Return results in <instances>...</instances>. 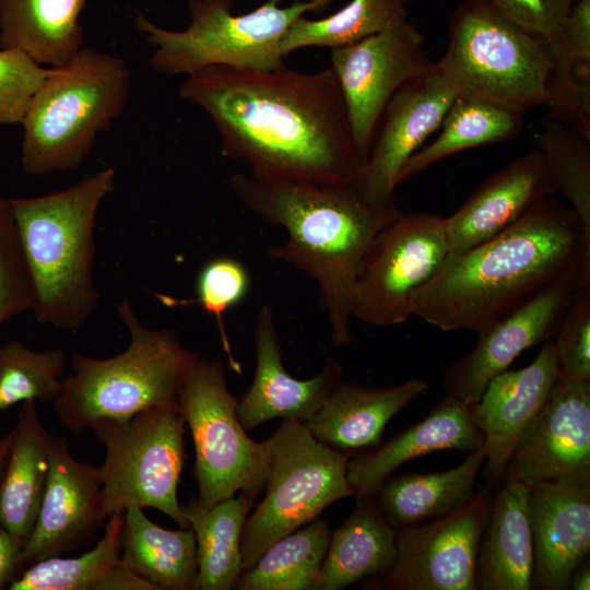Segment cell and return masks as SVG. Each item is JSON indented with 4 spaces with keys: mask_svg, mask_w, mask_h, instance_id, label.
<instances>
[{
    "mask_svg": "<svg viewBox=\"0 0 590 590\" xmlns=\"http://www.w3.org/2000/svg\"><path fill=\"white\" fill-rule=\"evenodd\" d=\"M255 352L253 380L237 403V415L246 430L273 418L305 423L341 382L343 368L333 357H328L311 378L297 379L287 373L274 311L269 304H263L257 312Z\"/></svg>",
    "mask_w": 590,
    "mask_h": 590,
    "instance_id": "21",
    "label": "cell"
},
{
    "mask_svg": "<svg viewBox=\"0 0 590 590\" xmlns=\"http://www.w3.org/2000/svg\"><path fill=\"white\" fill-rule=\"evenodd\" d=\"M177 403L192 437L198 500L211 506L240 492L257 497L269 473V446L243 427L222 361L200 358Z\"/></svg>",
    "mask_w": 590,
    "mask_h": 590,
    "instance_id": "11",
    "label": "cell"
},
{
    "mask_svg": "<svg viewBox=\"0 0 590 590\" xmlns=\"http://www.w3.org/2000/svg\"><path fill=\"white\" fill-rule=\"evenodd\" d=\"M503 480L491 497L480 541L475 590H530L533 586L529 486Z\"/></svg>",
    "mask_w": 590,
    "mask_h": 590,
    "instance_id": "25",
    "label": "cell"
},
{
    "mask_svg": "<svg viewBox=\"0 0 590 590\" xmlns=\"http://www.w3.org/2000/svg\"><path fill=\"white\" fill-rule=\"evenodd\" d=\"M428 385L410 379L392 387L340 382L304 424L320 442L350 453L380 445L389 421Z\"/></svg>",
    "mask_w": 590,
    "mask_h": 590,
    "instance_id": "24",
    "label": "cell"
},
{
    "mask_svg": "<svg viewBox=\"0 0 590 590\" xmlns=\"http://www.w3.org/2000/svg\"><path fill=\"white\" fill-rule=\"evenodd\" d=\"M590 282V235L570 208L545 198L510 227L450 253L414 300L442 331H484L550 286Z\"/></svg>",
    "mask_w": 590,
    "mask_h": 590,
    "instance_id": "2",
    "label": "cell"
},
{
    "mask_svg": "<svg viewBox=\"0 0 590 590\" xmlns=\"http://www.w3.org/2000/svg\"><path fill=\"white\" fill-rule=\"evenodd\" d=\"M13 430L0 479V526L22 550L43 498L52 434L45 427L36 401L21 403Z\"/></svg>",
    "mask_w": 590,
    "mask_h": 590,
    "instance_id": "26",
    "label": "cell"
},
{
    "mask_svg": "<svg viewBox=\"0 0 590 590\" xmlns=\"http://www.w3.org/2000/svg\"><path fill=\"white\" fill-rule=\"evenodd\" d=\"M236 200L286 238L267 256L284 262L318 287L331 342L352 340V296L362 259L376 234L402 211L375 205L356 187L262 179L236 173L229 180Z\"/></svg>",
    "mask_w": 590,
    "mask_h": 590,
    "instance_id": "3",
    "label": "cell"
},
{
    "mask_svg": "<svg viewBox=\"0 0 590 590\" xmlns=\"http://www.w3.org/2000/svg\"><path fill=\"white\" fill-rule=\"evenodd\" d=\"M539 150L553 175L558 192L569 201L590 235V139L574 128L547 120L534 134Z\"/></svg>",
    "mask_w": 590,
    "mask_h": 590,
    "instance_id": "37",
    "label": "cell"
},
{
    "mask_svg": "<svg viewBox=\"0 0 590 590\" xmlns=\"http://www.w3.org/2000/svg\"><path fill=\"white\" fill-rule=\"evenodd\" d=\"M249 287L248 269L240 260L228 256H219L206 261L196 280V302L214 318L228 364L237 373L240 371V366L232 351L225 314L246 297Z\"/></svg>",
    "mask_w": 590,
    "mask_h": 590,
    "instance_id": "39",
    "label": "cell"
},
{
    "mask_svg": "<svg viewBox=\"0 0 590 590\" xmlns=\"http://www.w3.org/2000/svg\"><path fill=\"white\" fill-rule=\"evenodd\" d=\"M123 566L155 590H193L197 544L190 527L165 529L141 508L123 511L121 556Z\"/></svg>",
    "mask_w": 590,
    "mask_h": 590,
    "instance_id": "31",
    "label": "cell"
},
{
    "mask_svg": "<svg viewBox=\"0 0 590 590\" xmlns=\"http://www.w3.org/2000/svg\"><path fill=\"white\" fill-rule=\"evenodd\" d=\"M67 367L61 350L34 351L19 341L0 345V413L25 401L58 397Z\"/></svg>",
    "mask_w": 590,
    "mask_h": 590,
    "instance_id": "38",
    "label": "cell"
},
{
    "mask_svg": "<svg viewBox=\"0 0 590 590\" xmlns=\"http://www.w3.org/2000/svg\"><path fill=\"white\" fill-rule=\"evenodd\" d=\"M533 586L567 590L590 552V479L528 484Z\"/></svg>",
    "mask_w": 590,
    "mask_h": 590,
    "instance_id": "19",
    "label": "cell"
},
{
    "mask_svg": "<svg viewBox=\"0 0 590 590\" xmlns=\"http://www.w3.org/2000/svg\"><path fill=\"white\" fill-rule=\"evenodd\" d=\"M409 0H351L337 12L297 19L281 42L284 57L309 47L339 48L359 42L408 17Z\"/></svg>",
    "mask_w": 590,
    "mask_h": 590,
    "instance_id": "36",
    "label": "cell"
},
{
    "mask_svg": "<svg viewBox=\"0 0 590 590\" xmlns=\"http://www.w3.org/2000/svg\"><path fill=\"white\" fill-rule=\"evenodd\" d=\"M267 0L246 13L233 11L234 0H189L190 23L172 31L143 14L137 30L153 47L151 67L166 75H190L223 66L267 71L285 64L281 42L291 25L308 12H318L337 0H305L281 5Z\"/></svg>",
    "mask_w": 590,
    "mask_h": 590,
    "instance_id": "8",
    "label": "cell"
},
{
    "mask_svg": "<svg viewBox=\"0 0 590 590\" xmlns=\"http://www.w3.org/2000/svg\"><path fill=\"white\" fill-rule=\"evenodd\" d=\"M117 311L130 335L127 349L107 358L72 353L71 373L52 400L59 423L72 433L99 420H125L177 402L184 380L201 358L174 330L144 326L127 297Z\"/></svg>",
    "mask_w": 590,
    "mask_h": 590,
    "instance_id": "5",
    "label": "cell"
},
{
    "mask_svg": "<svg viewBox=\"0 0 590 590\" xmlns=\"http://www.w3.org/2000/svg\"><path fill=\"white\" fill-rule=\"evenodd\" d=\"M558 192L539 150L488 176L450 216L445 217L450 253L470 249L510 227L545 198Z\"/></svg>",
    "mask_w": 590,
    "mask_h": 590,
    "instance_id": "22",
    "label": "cell"
},
{
    "mask_svg": "<svg viewBox=\"0 0 590 590\" xmlns=\"http://www.w3.org/2000/svg\"><path fill=\"white\" fill-rule=\"evenodd\" d=\"M586 283L590 282L556 283L480 332L475 346L446 369V394L475 402L522 352L556 335L576 291Z\"/></svg>",
    "mask_w": 590,
    "mask_h": 590,
    "instance_id": "18",
    "label": "cell"
},
{
    "mask_svg": "<svg viewBox=\"0 0 590 590\" xmlns=\"http://www.w3.org/2000/svg\"><path fill=\"white\" fill-rule=\"evenodd\" d=\"M450 255L445 217L401 212L368 246L358 268L352 316L387 328L413 316L414 300Z\"/></svg>",
    "mask_w": 590,
    "mask_h": 590,
    "instance_id": "12",
    "label": "cell"
},
{
    "mask_svg": "<svg viewBox=\"0 0 590 590\" xmlns=\"http://www.w3.org/2000/svg\"><path fill=\"white\" fill-rule=\"evenodd\" d=\"M330 535L327 521L316 518L268 546L235 588L316 590Z\"/></svg>",
    "mask_w": 590,
    "mask_h": 590,
    "instance_id": "35",
    "label": "cell"
},
{
    "mask_svg": "<svg viewBox=\"0 0 590 590\" xmlns=\"http://www.w3.org/2000/svg\"><path fill=\"white\" fill-rule=\"evenodd\" d=\"M503 479L526 484L590 479V381L558 375L516 444Z\"/></svg>",
    "mask_w": 590,
    "mask_h": 590,
    "instance_id": "15",
    "label": "cell"
},
{
    "mask_svg": "<svg viewBox=\"0 0 590 590\" xmlns=\"http://www.w3.org/2000/svg\"><path fill=\"white\" fill-rule=\"evenodd\" d=\"M115 178V169L107 167L60 191L10 199L39 322L72 331L94 312L95 220Z\"/></svg>",
    "mask_w": 590,
    "mask_h": 590,
    "instance_id": "4",
    "label": "cell"
},
{
    "mask_svg": "<svg viewBox=\"0 0 590 590\" xmlns=\"http://www.w3.org/2000/svg\"><path fill=\"white\" fill-rule=\"evenodd\" d=\"M553 69L546 107L554 120L590 139V0H578L548 40Z\"/></svg>",
    "mask_w": 590,
    "mask_h": 590,
    "instance_id": "34",
    "label": "cell"
},
{
    "mask_svg": "<svg viewBox=\"0 0 590 590\" xmlns=\"http://www.w3.org/2000/svg\"><path fill=\"white\" fill-rule=\"evenodd\" d=\"M14 228L10 200L0 196V231Z\"/></svg>",
    "mask_w": 590,
    "mask_h": 590,
    "instance_id": "46",
    "label": "cell"
},
{
    "mask_svg": "<svg viewBox=\"0 0 590 590\" xmlns=\"http://www.w3.org/2000/svg\"><path fill=\"white\" fill-rule=\"evenodd\" d=\"M87 0H0V48L17 49L46 68L83 47L80 15Z\"/></svg>",
    "mask_w": 590,
    "mask_h": 590,
    "instance_id": "29",
    "label": "cell"
},
{
    "mask_svg": "<svg viewBox=\"0 0 590 590\" xmlns=\"http://www.w3.org/2000/svg\"><path fill=\"white\" fill-rule=\"evenodd\" d=\"M266 440V495L244 524V570L272 543L315 520L334 502L354 496L346 473L351 456L320 442L304 423L283 421Z\"/></svg>",
    "mask_w": 590,
    "mask_h": 590,
    "instance_id": "10",
    "label": "cell"
},
{
    "mask_svg": "<svg viewBox=\"0 0 590 590\" xmlns=\"http://www.w3.org/2000/svg\"><path fill=\"white\" fill-rule=\"evenodd\" d=\"M449 39L436 62L458 95L527 113L546 106L553 69L548 40L483 0H462L449 17Z\"/></svg>",
    "mask_w": 590,
    "mask_h": 590,
    "instance_id": "7",
    "label": "cell"
},
{
    "mask_svg": "<svg viewBox=\"0 0 590 590\" xmlns=\"http://www.w3.org/2000/svg\"><path fill=\"white\" fill-rule=\"evenodd\" d=\"M13 435V428L3 435H0V479ZM20 553V547L0 526V590L8 589L12 579L19 574V570L21 569Z\"/></svg>",
    "mask_w": 590,
    "mask_h": 590,
    "instance_id": "44",
    "label": "cell"
},
{
    "mask_svg": "<svg viewBox=\"0 0 590 590\" xmlns=\"http://www.w3.org/2000/svg\"><path fill=\"white\" fill-rule=\"evenodd\" d=\"M485 456L483 445L455 468L390 476L374 497L394 529L446 516L467 504L475 493Z\"/></svg>",
    "mask_w": 590,
    "mask_h": 590,
    "instance_id": "30",
    "label": "cell"
},
{
    "mask_svg": "<svg viewBox=\"0 0 590 590\" xmlns=\"http://www.w3.org/2000/svg\"><path fill=\"white\" fill-rule=\"evenodd\" d=\"M49 72L17 49L0 48V125L21 123L28 104Z\"/></svg>",
    "mask_w": 590,
    "mask_h": 590,
    "instance_id": "41",
    "label": "cell"
},
{
    "mask_svg": "<svg viewBox=\"0 0 590 590\" xmlns=\"http://www.w3.org/2000/svg\"><path fill=\"white\" fill-rule=\"evenodd\" d=\"M35 292L15 227L0 231V324L33 309Z\"/></svg>",
    "mask_w": 590,
    "mask_h": 590,
    "instance_id": "42",
    "label": "cell"
},
{
    "mask_svg": "<svg viewBox=\"0 0 590 590\" xmlns=\"http://www.w3.org/2000/svg\"><path fill=\"white\" fill-rule=\"evenodd\" d=\"M186 422L177 402L150 406L125 420H99L90 429L105 449L98 467L104 514L153 508L179 527L188 521L178 500Z\"/></svg>",
    "mask_w": 590,
    "mask_h": 590,
    "instance_id": "9",
    "label": "cell"
},
{
    "mask_svg": "<svg viewBox=\"0 0 590 590\" xmlns=\"http://www.w3.org/2000/svg\"><path fill=\"white\" fill-rule=\"evenodd\" d=\"M484 436L473 423L469 404L446 394L429 414L373 450L347 462V481L354 496L374 495L406 462L436 451H474Z\"/></svg>",
    "mask_w": 590,
    "mask_h": 590,
    "instance_id": "23",
    "label": "cell"
},
{
    "mask_svg": "<svg viewBox=\"0 0 590 590\" xmlns=\"http://www.w3.org/2000/svg\"><path fill=\"white\" fill-rule=\"evenodd\" d=\"M220 134L223 156L262 179L358 187L365 167L331 66L300 72L223 66L186 76L179 87Z\"/></svg>",
    "mask_w": 590,
    "mask_h": 590,
    "instance_id": "1",
    "label": "cell"
},
{
    "mask_svg": "<svg viewBox=\"0 0 590 590\" xmlns=\"http://www.w3.org/2000/svg\"><path fill=\"white\" fill-rule=\"evenodd\" d=\"M130 88L126 62L92 47L49 68L21 122L23 170L42 176L80 167L125 110Z\"/></svg>",
    "mask_w": 590,
    "mask_h": 590,
    "instance_id": "6",
    "label": "cell"
},
{
    "mask_svg": "<svg viewBox=\"0 0 590 590\" xmlns=\"http://www.w3.org/2000/svg\"><path fill=\"white\" fill-rule=\"evenodd\" d=\"M491 494L482 488L457 510L397 529L391 567L371 582L389 590H475L480 541Z\"/></svg>",
    "mask_w": 590,
    "mask_h": 590,
    "instance_id": "14",
    "label": "cell"
},
{
    "mask_svg": "<svg viewBox=\"0 0 590 590\" xmlns=\"http://www.w3.org/2000/svg\"><path fill=\"white\" fill-rule=\"evenodd\" d=\"M422 32L404 17L354 44L331 49L356 145L365 160L391 96L434 66Z\"/></svg>",
    "mask_w": 590,
    "mask_h": 590,
    "instance_id": "13",
    "label": "cell"
},
{
    "mask_svg": "<svg viewBox=\"0 0 590 590\" xmlns=\"http://www.w3.org/2000/svg\"><path fill=\"white\" fill-rule=\"evenodd\" d=\"M256 497L240 492L214 505L198 498L182 505L197 544V576L193 590L235 588L243 569L241 533Z\"/></svg>",
    "mask_w": 590,
    "mask_h": 590,
    "instance_id": "33",
    "label": "cell"
},
{
    "mask_svg": "<svg viewBox=\"0 0 590 590\" xmlns=\"http://www.w3.org/2000/svg\"><path fill=\"white\" fill-rule=\"evenodd\" d=\"M558 377L555 345L547 341L533 362L495 376L469 404L471 418L484 436V475L503 480L519 438L545 403Z\"/></svg>",
    "mask_w": 590,
    "mask_h": 590,
    "instance_id": "20",
    "label": "cell"
},
{
    "mask_svg": "<svg viewBox=\"0 0 590 590\" xmlns=\"http://www.w3.org/2000/svg\"><path fill=\"white\" fill-rule=\"evenodd\" d=\"M457 95L435 62L391 96L381 114L357 187L368 202L394 203L400 169L437 131Z\"/></svg>",
    "mask_w": 590,
    "mask_h": 590,
    "instance_id": "16",
    "label": "cell"
},
{
    "mask_svg": "<svg viewBox=\"0 0 590 590\" xmlns=\"http://www.w3.org/2000/svg\"><path fill=\"white\" fill-rule=\"evenodd\" d=\"M555 337L558 375L590 381V283L576 291Z\"/></svg>",
    "mask_w": 590,
    "mask_h": 590,
    "instance_id": "40",
    "label": "cell"
},
{
    "mask_svg": "<svg viewBox=\"0 0 590 590\" xmlns=\"http://www.w3.org/2000/svg\"><path fill=\"white\" fill-rule=\"evenodd\" d=\"M569 589L589 590L590 589V565L589 558H585L574 570Z\"/></svg>",
    "mask_w": 590,
    "mask_h": 590,
    "instance_id": "45",
    "label": "cell"
},
{
    "mask_svg": "<svg viewBox=\"0 0 590 590\" xmlns=\"http://www.w3.org/2000/svg\"><path fill=\"white\" fill-rule=\"evenodd\" d=\"M123 512L107 517L102 538L75 557L37 560L17 574L10 590H155L120 560Z\"/></svg>",
    "mask_w": 590,
    "mask_h": 590,
    "instance_id": "27",
    "label": "cell"
},
{
    "mask_svg": "<svg viewBox=\"0 0 590 590\" xmlns=\"http://www.w3.org/2000/svg\"><path fill=\"white\" fill-rule=\"evenodd\" d=\"M526 113L473 96L457 95L428 144L404 163L398 187L441 160L459 152L517 138L524 127Z\"/></svg>",
    "mask_w": 590,
    "mask_h": 590,
    "instance_id": "32",
    "label": "cell"
},
{
    "mask_svg": "<svg viewBox=\"0 0 590 590\" xmlns=\"http://www.w3.org/2000/svg\"><path fill=\"white\" fill-rule=\"evenodd\" d=\"M524 30L553 38L578 0H483Z\"/></svg>",
    "mask_w": 590,
    "mask_h": 590,
    "instance_id": "43",
    "label": "cell"
},
{
    "mask_svg": "<svg viewBox=\"0 0 590 590\" xmlns=\"http://www.w3.org/2000/svg\"><path fill=\"white\" fill-rule=\"evenodd\" d=\"M397 529L374 495L356 496L347 519L330 535L316 590H340L386 573L396 558Z\"/></svg>",
    "mask_w": 590,
    "mask_h": 590,
    "instance_id": "28",
    "label": "cell"
},
{
    "mask_svg": "<svg viewBox=\"0 0 590 590\" xmlns=\"http://www.w3.org/2000/svg\"><path fill=\"white\" fill-rule=\"evenodd\" d=\"M105 519L99 468L79 461L67 438L52 435L46 485L21 567L86 545Z\"/></svg>",
    "mask_w": 590,
    "mask_h": 590,
    "instance_id": "17",
    "label": "cell"
}]
</instances>
